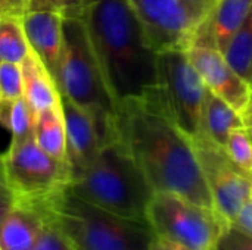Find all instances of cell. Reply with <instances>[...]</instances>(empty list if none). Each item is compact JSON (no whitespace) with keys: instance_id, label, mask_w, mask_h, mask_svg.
Instances as JSON below:
<instances>
[{"instance_id":"cell-1","label":"cell","mask_w":252,"mask_h":250,"mask_svg":"<svg viewBox=\"0 0 252 250\" xmlns=\"http://www.w3.org/2000/svg\"><path fill=\"white\" fill-rule=\"evenodd\" d=\"M114 127L155 193H171L214 211L193 143L165 111L157 87L118 102Z\"/></svg>"},{"instance_id":"cell-2","label":"cell","mask_w":252,"mask_h":250,"mask_svg":"<svg viewBox=\"0 0 252 250\" xmlns=\"http://www.w3.org/2000/svg\"><path fill=\"white\" fill-rule=\"evenodd\" d=\"M114 103L158 84V53L128 0H94L83 16Z\"/></svg>"},{"instance_id":"cell-3","label":"cell","mask_w":252,"mask_h":250,"mask_svg":"<svg viewBox=\"0 0 252 250\" xmlns=\"http://www.w3.org/2000/svg\"><path fill=\"white\" fill-rule=\"evenodd\" d=\"M66 190L90 205L142 222H148L146 212L155 193L118 139L103 146L87 167L74 174Z\"/></svg>"},{"instance_id":"cell-4","label":"cell","mask_w":252,"mask_h":250,"mask_svg":"<svg viewBox=\"0 0 252 250\" xmlns=\"http://www.w3.org/2000/svg\"><path fill=\"white\" fill-rule=\"evenodd\" d=\"M52 211L74 250H149L155 237L148 222L90 205L66 189L52 199Z\"/></svg>"},{"instance_id":"cell-5","label":"cell","mask_w":252,"mask_h":250,"mask_svg":"<svg viewBox=\"0 0 252 250\" xmlns=\"http://www.w3.org/2000/svg\"><path fill=\"white\" fill-rule=\"evenodd\" d=\"M59 94L102 121H114L115 103L103 80L83 19H62Z\"/></svg>"},{"instance_id":"cell-6","label":"cell","mask_w":252,"mask_h":250,"mask_svg":"<svg viewBox=\"0 0 252 250\" xmlns=\"http://www.w3.org/2000/svg\"><path fill=\"white\" fill-rule=\"evenodd\" d=\"M146 221L155 236L190 250H216L226 225L213 209L195 205L171 193H154Z\"/></svg>"},{"instance_id":"cell-7","label":"cell","mask_w":252,"mask_h":250,"mask_svg":"<svg viewBox=\"0 0 252 250\" xmlns=\"http://www.w3.org/2000/svg\"><path fill=\"white\" fill-rule=\"evenodd\" d=\"M157 91L176 125L190 140L198 137L208 88L189 60L186 50L158 53Z\"/></svg>"},{"instance_id":"cell-8","label":"cell","mask_w":252,"mask_h":250,"mask_svg":"<svg viewBox=\"0 0 252 250\" xmlns=\"http://www.w3.org/2000/svg\"><path fill=\"white\" fill-rule=\"evenodd\" d=\"M1 158L7 183L16 197L49 199L69 184V165L41 150L34 137L10 141Z\"/></svg>"},{"instance_id":"cell-9","label":"cell","mask_w":252,"mask_h":250,"mask_svg":"<svg viewBox=\"0 0 252 250\" xmlns=\"http://www.w3.org/2000/svg\"><path fill=\"white\" fill-rule=\"evenodd\" d=\"M192 143L214 211L226 225H232L244 205L252 199V178L245 175L229 159L224 149L205 134H199Z\"/></svg>"},{"instance_id":"cell-10","label":"cell","mask_w":252,"mask_h":250,"mask_svg":"<svg viewBox=\"0 0 252 250\" xmlns=\"http://www.w3.org/2000/svg\"><path fill=\"white\" fill-rule=\"evenodd\" d=\"M157 53L186 50L196 22L180 0H128Z\"/></svg>"},{"instance_id":"cell-11","label":"cell","mask_w":252,"mask_h":250,"mask_svg":"<svg viewBox=\"0 0 252 250\" xmlns=\"http://www.w3.org/2000/svg\"><path fill=\"white\" fill-rule=\"evenodd\" d=\"M61 108L66 133L68 165L72 177L87 167L103 146L117 140V134L114 121H102L63 96H61Z\"/></svg>"},{"instance_id":"cell-12","label":"cell","mask_w":252,"mask_h":250,"mask_svg":"<svg viewBox=\"0 0 252 250\" xmlns=\"http://www.w3.org/2000/svg\"><path fill=\"white\" fill-rule=\"evenodd\" d=\"M186 53L207 88L244 115L251 100L252 85L230 66L224 55L202 44H190Z\"/></svg>"},{"instance_id":"cell-13","label":"cell","mask_w":252,"mask_h":250,"mask_svg":"<svg viewBox=\"0 0 252 250\" xmlns=\"http://www.w3.org/2000/svg\"><path fill=\"white\" fill-rule=\"evenodd\" d=\"M53 197H16L13 206L0 222V250L31 249L41 233L53 221Z\"/></svg>"},{"instance_id":"cell-14","label":"cell","mask_w":252,"mask_h":250,"mask_svg":"<svg viewBox=\"0 0 252 250\" xmlns=\"http://www.w3.org/2000/svg\"><path fill=\"white\" fill-rule=\"evenodd\" d=\"M251 7L252 0H219L198 24L192 44L208 46L224 53Z\"/></svg>"},{"instance_id":"cell-15","label":"cell","mask_w":252,"mask_h":250,"mask_svg":"<svg viewBox=\"0 0 252 250\" xmlns=\"http://www.w3.org/2000/svg\"><path fill=\"white\" fill-rule=\"evenodd\" d=\"M62 16L53 12H27L21 16L30 50L56 83L62 52Z\"/></svg>"},{"instance_id":"cell-16","label":"cell","mask_w":252,"mask_h":250,"mask_svg":"<svg viewBox=\"0 0 252 250\" xmlns=\"http://www.w3.org/2000/svg\"><path fill=\"white\" fill-rule=\"evenodd\" d=\"M22 74V97L34 116L61 105L59 90L41 60L30 52L19 63Z\"/></svg>"},{"instance_id":"cell-17","label":"cell","mask_w":252,"mask_h":250,"mask_svg":"<svg viewBox=\"0 0 252 250\" xmlns=\"http://www.w3.org/2000/svg\"><path fill=\"white\" fill-rule=\"evenodd\" d=\"M244 127L242 115L208 90L202 106L201 134H205L210 140L223 147L230 133Z\"/></svg>"},{"instance_id":"cell-18","label":"cell","mask_w":252,"mask_h":250,"mask_svg":"<svg viewBox=\"0 0 252 250\" xmlns=\"http://www.w3.org/2000/svg\"><path fill=\"white\" fill-rule=\"evenodd\" d=\"M34 140L41 150L52 158L66 162V133L62 108L55 106L35 116L34 124Z\"/></svg>"},{"instance_id":"cell-19","label":"cell","mask_w":252,"mask_h":250,"mask_svg":"<svg viewBox=\"0 0 252 250\" xmlns=\"http://www.w3.org/2000/svg\"><path fill=\"white\" fill-rule=\"evenodd\" d=\"M223 55L230 66L252 85V7Z\"/></svg>"},{"instance_id":"cell-20","label":"cell","mask_w":252,"mask_h":250,"mask_svg":"<svg viewBox=\"0 0 252 250\" xmlns=\"http://www.w3.org/2000/svg\"><path fill=\"white\" fill-rule=\"evenodd\" d=\"M30 52L21 18L0 16V62L21 63Z\"/></svg>"},{"instance_id":"cell-21","label":"cell","mask_w":252,"mask_h":250,"mask_svg":"<svg viewBox=\"0 0 252 250\" xmlns=\"http://www.w3.org/2000/svg\"><path fill=\"white\" fill-rule=\"evenodd\" d=\"M0 124L10 133V141H22L34 137L35 116L24 97L9 103L0 102Z\"/></svg>"},{"instance_id":"cell-22","label":"cell","mask_w":252,"mask_h":250,"mask_svg":"<svg viewBox=\"0 0 252 250\" xmlns=\"http://www.w3.org/2000/svg\"><path fill=\"white\" fill-rule=\"evenodd\" d=\"M229 159L250 178H252V140L245 127L230 133L223 146Z\"/></svg>"},{"instance_id":"cell-23","label":"cell","mask_w":252,"mask_h":250,"mask_svg":"<svg viewBox=\"0 0 252 250\" xmlns=\"http://www.w3.org/2000/svg\"><path fill=\"white\" fill-rule=\"evenodd\" d=\"M94 0H28L27 12H53L62 18L83 19Z\"/></svg>"},{"instance_id":"cell-24","label":"cell","mask_w":252,"mask_h":250,"mask_svg":"<svg viewBox=\"0 0 252 250\" xmlns=\"http://www.w3.org/2000/svg\"><path fill=\"white\" fill-rule=\"evenodd\" d=\"M22 97L21 65L0 62V102L9 103Z\"/></svg>"},{"instance_id":"cell-25","label":"cell","mask_w":252,"mask_h":250,"mask_svg":"<svg viewBox=\"0 0 252 250\" xmlns=\"http://www.w3.org/2000/svg\"><path fill=\"white\" fill-rule=\"evenodd\" d=\"M30 250H74V248L58 228L55 221H52Z\"/></svg>"},{"instance_id":"cell-26","label":"cell","mask_w":252,"mask_h":250,"mask_svg":"<svg viewBox=\"0 0 252 250\" xmlns=\"http://www.w3.org/2000/svg\"><path fill=\"white\" fill-rule=\"evenodd\" d=\"M216 250H252V236L235 225H229L221 233Z\"/></svg>"},{"instance_id":"cell-27","label":"cell","mask_w":252,"mask_h":250,"mask_svg":"<svg viewBox=\"0 0 252 250\" xmlns=\"http://www.w3.org/2000/svg\"><path fill=\"white\" fill-rule=\"evenodd\" d=\"M15 200H16V196L7 183V178L4 174V167H3V158L0 155V222L3 221L6 214L13 206Z\"/></svg>"},{"instance_id":"cell-28","label":"cell","mask_w":252,"mask_h":250,"mask_svg":"<svg viewBox=\"0 0 252 250\" xmlns=\"http://www.w3.org/2000/svg\"><path fill=\"white\" fill-rule=\"evenodd\" d=\"M180 1L185 4V7L189 10L190 16L198 25L219 0H180Z\"/></svg>"},{"instance_id":"cell-29","label":"cell","mask_w":252,"mask_h":250,"mask_svg":"<svg viewBox=\"0 0 252 250\" xmlns=\"http://www.w3.org/2000/svg\"><path fill=\"white\" fill-rule=\"evenodd\" d=\"M28 10V0H0V16L21 18Z\"/></svg>"},{"instance_id":"cell-30","label":"cell","mask_w":252,"mask_h":250,"mask_svg":"<svg viewBox=\"0 0 252 250\" xmlns=\"http://www.w3.org/2000/svg\"><path fill=\"white\" fill-rule=\"evenodd\" d=\"M232 225L238 227L239 230L252 236V199L244 205V208L239 211Z\"/></svg>"},{"instance_id":"cell-31","label":"cell","mask_w":252,"mask_h":250,"mask_svg":"<svg viewBox=\"0 0 252 250\" xmlns=\"http://www.w3.org/2000/svg\"><path fill=\"white\" fill-rule=\"evenodd\" d=\"M149 250H190L189 248L180 245V243H176L173 240H168V239H164V237H159V236H155L154 237V242L151 245V249Z\"/></svg>"},{"instance_id":"cell-32","label":"cell","mask_w":252,"mask_h":250,"mask_svg":"<svg viewBox=\"0 0 252 250\" xmlns=\"http://www.w3.org/2000/svg\"><path fill=\"white\" fill-rule=\"evenodd\" d=\"M242 118H244L245 130H247L248 136L251 137V140H252V94H251V100H250V105H248V108L245 109V112H244Z\"/></svg>"}]
</instances>
